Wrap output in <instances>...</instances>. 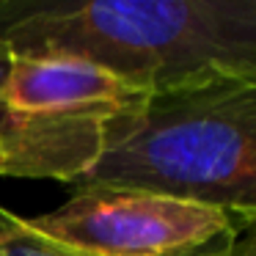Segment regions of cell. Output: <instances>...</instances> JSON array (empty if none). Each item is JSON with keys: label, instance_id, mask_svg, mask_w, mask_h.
<instances>
[{"label": "cell", "instance_id": "6da1fadb", "mask_svg": "<svg viewBox=\"0 0 256 256\" xmlns=\"http://www.w3.org/2000/svg\"><path fill=\"white\" fill-rule=\"evenodd\" d=\"M0 42L96 64L152 96L256 74V0H0Z\"/></svg>", "mask_w": 256, "mask_h": 256}, {"label": "cell", "instance_id": "7a4b0ae2", "mask_svg": "<svg viewBox=\"0 0 256 256\" xmlns=\"http://www.w3.org/2000/svg\"><path fill=\"white\" fill-rule=\"evenodd\" d=\"M138 188L256 220V74L152 94L138 124L72 188Z\"/></svg>", "mask_w": 256, "mask_h": 256}, {"label": "cell", "instance_id": "3957f363", "mask_svg": "<svg viewBox=\"0 0 256 256\" xmlns=\"http://www.w3.org/2000/svg\"><path fill=\"white\" fill-rule=\"evenodd\" d=\"M149 94L66 56H14L3 88L0 176L74 184L138 124Z\"/></svg>", "mask_w": 256, "mask_h": 256}, {"label": "cell", "instance_id": "277c9868", "mask_svg": "<svg viewBox=\"0 0 256 256\" xmlns=\"http://www.w3.org/2000/svg\"><path fill=\"white\" fill-rule=\"evenodd\" d=\"M25 228L91 256H171L234 232L210 206L138 188H74L69 201L22 218Z\"/></svg>", "mask_w": 256, "mask_h": 256}, {"label": "cell", "instance_id": "5b68a950", "mask_svg": "<svg viewBox=\"0 0 256 256\" xmlns=\"http://www.w3.org/2000/svg\"><path fill=\"white\" fill-rule=\"evenodd\" d=\"M232 237L234 232H226L212 242L196 245V248L179 250V254H171V256H228ZM0 256H91V254H80V250L64 248L52 240L39 237L30 228H25L20 215H14L6 206H0Z\"/></svg>", "mask_w": 256, "mask_h": 256}, {"label": "cell", "instance_id": "8992f818", "mask_svg": "<svg viewBox=\"0 0 256 256\" xmlns=\"http://www.w3.org/2000/svg\"><path fill=\"white\" fill-rule=\"evenodd\" d=\"M228 256H256V220L242 228H234Z\"/></svg>", "mask_w": 256, "mask_h": 256}, {"label": "cell", "instance_id": "52a82bcc", "mask_svg": "<svg viewBox=\"0 0 256 256\" xmlns=\"http://www.w3.org/2000/svg\"><path fill=\"white\" fill-rule=\"evenodd\" d=\"M12 66H14V52L0 42V124H3V88H6V80L12 74Z\"/></svg>", "mask_w": 256, "mask_h": 256}]
</instances>
